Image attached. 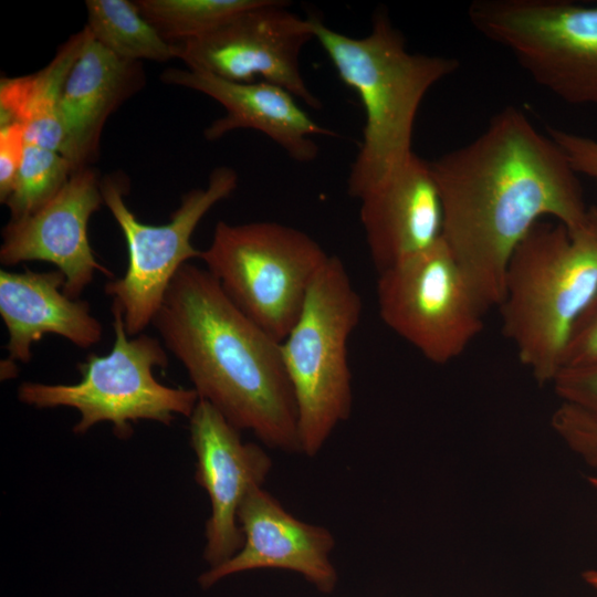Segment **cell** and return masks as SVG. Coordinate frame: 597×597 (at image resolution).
Returning <instances> with one entry per match:
<instances>
[{"label":"cell","mask_w":597,"mask_h":597,"mask_svg":"<svg viewBox=\"0 0 597 597\" xmlns=\"http://www.w3.org/2000/svg\"><path fill=\"white\" fill-rule=\"evenodd\" d=\"M312 39V17L290 11L287 1L260 0L214 30L172 45L176 57L190 70L233 82H268L307 106L321 108L300 63L301 52Z\"/></svg>","instance_id":"obj_11"},{"label":"cell","mask_w":597,"mask_h":597,"mask_svg":"<svg viewBox=\"0 0 597 597\" xmlns=\"http://www.w3.org/2000/svg\"><path fill=\"white\" fill-rule=\"evenodd\" d=\"M595 363H597V294L572 331L562 369Z\"/></svg>","instance_id":"obj_25"},{"label":"cell","mask_w":597,"mask_h":597,"mask_svg":"<svg viewBox=\"0 0 597 597\" xmlns=\"http://www.w3.org/2000/svg\"><path fill=\"white\" fill-rule=\"evenodd\" d=\"M151 324L186 369L199 400L264 447L302 453L281 343L249 318L207 269L184 264Z\"/></svg>","instance_id":"obj_2"},{"label":"cell","mask_w":597,"mask_h":597,"mask_svg":"<svg viewBox=\"0 0 597 597\" xmlns=\"http://www.w3.org/2000/svg\"><path fill=\"white\" fill-rule=\"evenodd\" d=\"M312 21L314 39L364 107L363 139L347 179L348 195L359 199L415 153L419 106L434 84L459 69V61L410 52L404 34L381 11L362 38L332 30L315 17Z\"/></svg>","instance_id":"obj_3"},{"label":"cell","mask_w":597,"mask_h":597,"mask_svg":"<svg viewBox=\"0 0 597 597\" xmlns=\"http://www.w3.org/2000/svg\"><path fill=\"white\" fill-rule=\"evenodd\" d=\"M238 523L244 538L242 547L199 576L202 588L242 572L274 568L300 574L323 594L334 591L338 575L329 556L335 538L327 527L296 519L263 486L247 494Z\"/></svg>","instance_id":"obj_14"},{"label":"cell","mask_w":597,"mask_h":597,"mask_svg":"<svg viewBox=\"0 0 597 597\" xmlns=\"http://www.w3.org/2000/svg\"><path fill=\"white\" fill-rule=\"evenodd\" d=\"M328 258L304 231L273 221H219L200 255L228 297L279 343Z\"/></svg>","instance_id":"obj_7"},{"label":"cell","mask_w":597,"mask_h":597,"mask_svg":"<svg viewBox=\"0 0 597 597\" xmlns=\"http://www.w3.org/2000/svg\"><path fill=\"white\" fill-rule=\"evenodd\" d=\"M546 132L562 148L574 170L597 186V139L556 127H547Z\"/></svg>","instance_id":"obj_27"},{"label":"cell","mask_w":597,"mask_h":597,"mask_svg":"<svg viewBox=\"0 0 597 597\" xmlns=\"http://www.w3.org/2000/svg\"><path fill=\"white\" fill-rule=\"evenodd\" d=\"M376 298L385 325L433 364L461 356L484 326L486 310L442 238L378 272Z\"/></svg>","instance_id":"obj_10"},{"label":"cell","mask_w":597,"mask_h":597,"mask_svg":"<svg viewBox=\"0 0 597 597\" xmlns=\"http://www.w3.org/2000/svg\"><path fill=\"white\" fill-rule=\"evenodd\" d=\"M583 579L591 587L597 589V570L589 569L583 573Z\"/></svg>","instance_id":"obj_28"},{"label":"cell","mask_w":597,"mask_h":597,"mask_svg":"<svg viewBox=\"0 0 597 597\" xmlns=\"http://www.w3.org/2000/svg\"><path fill=\"white\" fill-rule=\"evenodd\" d=\"M65 276L49 272H0V315L9 333L8 359L28 363L32 346L45 334H55L81 348L97 344L102 324L86 301L63 293Z\"/></svg>","instance_id":"obj_18"},{"label":"cell","mask_w":597,"mask_h":597,"mask_svg":"<svg viewBox=\"0 0 597 597\" xmlns=\"http://www.w3.org/2000/svg\"><path fill=\"white\" fill-rule=\"evenodd\" d=\"M551 426L567 448L586 464L597 468V418L572 405L561 402Z\"/></svg>","instance_id":"obj_23"},{"label":"cell","mask_w":597,"mask_h":597,"mask_svg":"<svg viewBox=\"0 0 597 597\" xmlns=\"http://www.w3.org/2000/svg\"><path fill=\"white\" fill-rule=\"evenodd\" d=\"M237 186V172L218 167L205 188L184 195L169 222L153 226L140 222L127 207L125 177L113 174L101 179L103 201L123 232L128 254L125 274L109 280L105 293L113 297L112 307L121 311L128 336L142 334L153 323L176 273L190 259H200L201 250L191 243L192 233L205 214Z\"/></svg>","instance_id":"obj_9"},{"label":"cell","mask_w":597,"mask_h":597,"mask_svg":"<svg viewBox=\"0 0 597 597\" xmlns=\"http://www.w3.org/2000/svg\"><path fill=\"white\" fill-rule=\"evenodd\" d=\"M87 23L93 39L121 59L167 62L175 59L171 42L128 0H87Z\"/></svg>","instance_id":"obj_20"},{"label":"cell","mask_w":597,"mask_h":597,"mask_svg":"<svg viewBox=\"0 0 597 597\" xmlns=\"http://www.w3.org/2000/svg\"><path fill=\"white\" fill-rule=\"evenodd\" d=\"M362 297L343 261L329 255L301 314L281 343L294 392L301 452L316 457L353 409L347 343L359 324Z\"/></svg>","instance_id":"obj_5"},{"label":"cell","mask_w":597,"mask_h":597,"mask_svg":"<svg viewBox=\"0 0 597 597\" xmlns=\"http://www.w3.org/2000/svg\"><path fill=\"white\" fill-rule=\"evenodd\" d=\"M88 35L86 27L73 34L59 48L51 62L36 73L1 78L0 126L19 123L24 127L25 143L61 150L60 98Z\"/></svg>","instance_id":"obj_19"},{"label":"cell","mask_w":597,"mask_h":597,"mask_svg":"<svg viewBox=\"0 0 597 597\" xmlns=\"http://www.w3.org/2000/svg\"><path fill=\"white\" fill-rule=\"evenodd\" d=\"M552 386L561 402L572 405L597 418V363L563 368Z\"/></svg>","instance_id":"obj_24"},{"label":"cell","mask_w":597,"mask_h":597,"mask_svg":"<svg viewBox=\"0 0 597 597\" xmlns=\"http://www.w3.org/2000/svg\"><path fill=\"white\" fill-rule=\"evenodd\" d=\"M73 172V166L60 151L25 143L13 189L4 202L11 220L27 217L46 203Z\"/></svg>","instance_id":"obj_22"},{"label":"cell","mask_w":597,"mask_h":597,"mask_svg":"<svg viewBox=\"0 0 597 597\" xmlns=\"http://www.w3.org/2000/svg\"><path fill=\"white\" fill-rule=\"evenodd\" d=\"M115 341L107 355L90 354L77 365L81 379L73 385L24 381L21 402L36 408L71 407L80 412L76 434L98 422H111L114 433L127 439L132 423L153 420L170 425L176 415L189 418L199 401L193 388H171L157 381L154 367L168 366L167 349L144 333L130 337L119 310L112 307Z\"/></svg>","instance_id":"obj_6"},{"label":"cell","mask_w":597,"mask_h":597,"mask_svg":"<svg viewBox=\"0 0 597 597\" xmlns=\"http://www.w3.org/2000/svg\"><path fill=\"white\" fill-rule=\"evenodd\" d=\"M468 17L540 86L572 105H597V2L474 0Z\"/></svg>","instance_id":"obj_8"},{"label":"cell","mask_w":597,"mask_h":597,"mask_svg":"<svg viewBox=\"0 0 597 597\" xmlns=\"http://www.w3.org/2000/svg\"><path fill=\"white\" fill-rule=\"evenodd\" d=\"M597 294V206L568 229L540 221L514 250L500 305L502 333L538 385L561 371L572 331Z\"/></svg>","instance_id":"obj_4"},{"label":"cell","mask_w":597,"mask_h":597,"mask_svg":"<svg viewBox=\"0 0 597 597\" xmlns=\"http://www.w3.org/2000/svg\"><path fill=\"white\" fill-rule=\"evenodd\" d=\"M25 147L24 127L19 123L0 126V200L9 198Z\"/></svg>","instance_id":"obj_26"},{"label":"cell","mask_w":597,"mask_h":597,"mask_svg":"<svg viewBox=\"0 0 597 597\" xmlns=\"http://www.w3.org/2000/svg\"><path fill=\"white\" fill-rule=\"evenodd\" d=\"M429 163L442 205V240L486 311L500 305L509 261L531 229L545 218L573 229L589 207L562 148L515 106Z\"/></svg>","instance_id":"obj_1"},{"label":"cell","mask_w":597,"mask_h":597,"mask_svg":"<svg viewBox=\"0 0 597 597\" xmlns=\"http://www.w3.org/2000/svg\"><path fill=\"white\" fill-rule=\"evenodd\" d=\"M161 80L208 95L224 107L226 114L205 129L208 140H217L234 129H253L272 139L295 161L310 163L318 155L314 137L336 135L314 122L290 92L268 82H233L190 69H168L161 73Z\"/></svg>","instance_id":"obj_16"},{"label":"cell","mask_w":597,"mask_h":597,"mask_svg":"<svg viewBox=\"0 0 597 597\" xmlns=\"http://www.w3.org/2000/svg\"><path fill=\"white\" fill-rule=\"evenodd\" d=\"M189 433L197 458L196 481L211 503L203 558L214 567L242 547L239 507L252 489L263 486L273 461L260 444L243 442L240 430L203 400L189 417Z\"/></svg>","instance_id":"obj_12"},{"label":"cell","mask_w":597,"mask_h":597,"mask_svg":"<svg viewBox=\"0 0 597 597\" xmlns=\"http://www.w3.org/2000/svg\"><path fill=\"white\" fill-rule=\"evenodd\" d=\"M104 203L101 180L92 167L73 172L61 190L31 214L11 220L2 230L0 262L54 264L64 276L63 293L78 300L96 272L113 273L101 264L88 241L91 216Z\"/></svg>","instance_id":"obj_13"},{"label":"cell","mask_w":597,"mask_h":597,"mask_svg":"<svg viewBox=\"0 0 597 597\" xmlns=\"http://www.w3.org/2000/svg\"><path fill=\"white\" fill-rule=\"evenodd\" d=\"M140 13L174 43L203 35L260 0H138Z\"/></svg>","instance_id":"obj_21"},{"label":"cell","mask_w":597,"mask_h":597,"mask_svg":"<svg viewBox=\"0 0 597 597\" xmlns=\"http://www.w3.org/2000/svg\"><path fill=\"white\" fill-rule=\"evenodd\" d=\"M358 200L377 273L442 238V205L430 163L415 153Z\"/></svg>","instance_id":"obj_15"},{"label":"cell","mask_w":597,"mask_h":597,"mask_svg":"<svg viewBox=\"0 0 597 597\" xmlns=\"http://www.w3.org/2000/svg\"><path fill=\"white\" fill-rule=\"evenodd\" d=\"M144 84L142 62L118 57L90 33L70 71L59 104L63 132L60 153L71 163L74 172L91 167L98 155L106 119Z\"/></svg>","instance_id":"obj_17"},{"label":"cell","mask_w":597,"mask_h":597,"mask_svg":"<svg viewBox=\"0 0 597 597\" xmlns=\"http://www.w3.org/2000/svg\"><path fill=\"white\" fill-rule=\"evenodd\" d=\"M589 484L597 490V476H588Z\"/></svg>","instance_id":"obj_29"}]
</instances>
